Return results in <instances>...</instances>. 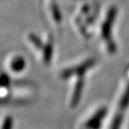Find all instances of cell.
<instances>
[{
  "mask_svg": "<svg viewBox=\"0 0 129 129\" xmlns=\"http://www.w3.org/2000/svg\"><path fill=\"white\" fill-rule=\"evenodd\" d=\"M106 109H101L100 110H98L94 114V116L89 119L87 124L85 123V127H87V129H98L101 126V121L104 118L105 115H106Z\"/></svg>",
  "mask_w": 129,
  "mask_h": 129,
  "instance_id": "cell-1",
  "label": "cell"
},
{
  "mask_svg": "<svg viewBox=\"0 0 129 129\" xmlns=\"http://www.w3.org/2000/svg\"><path fill=\"white\" fill-rule=\"evenodd\" d=\"M129 105V85H127L126 89L124 91V94L122 95L119 101V107L121 109H125Z\"/></svg>",
  "mask_w": 129,
  "mask_h": 129,
  "instance_id": "cell-2",
  "label": "cell"
},
{
  "mask_svg": "<svg viewBox=\"0 0 129 129\" xmlns=\"http://www.w3.org/2000/svg\"><path fill=\"white\" fill-rule=\"evenodd\" d=\"M11 68L14 71H20L22 70V68L24 67V62L22 60V58L21 57H16L14 58L11 61Z\"/></svg>",
  "mask_w": 129,
  "mask_h": 129,
  "instance_id": "cell-3",
  "label": "cell"
}]
</instances>
